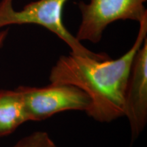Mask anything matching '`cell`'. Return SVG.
I'll use <instances>...</instances> for the list:
<instances>
[{
  "instance_id": "5b68a950",
  "label": "cell",
  "mask_w": 147,
  "mask_h": 147,
  "mask_svg": "<svg viewBox=\"0 0 147 147\" xmlns=\"http://www.w3.org/2000/svg\"><path fill=\"white\" fill-rule=\"evenodd\" d=\"M125 116L133 142L147 122V38L135 54L130 69L125 92Z\"/></svg>"
},
{
  "instance_id": "277c9868",
  "label": "cell",
  "mask_w": 147,
  "mask_h": 147,
  "mask_svg": "<svg viewBox=\"0 0 147 147\" xmlns=\"http://www.w3.org/2000/svg\"><path fill=\"white\" fill-rule=\"evenodd\" d=\"M29 121H41L55 114L69 110L87 112L91 100L84 92L76 86L53 83L44 87L20 86Z\"/></svg>"
},
{
  "instance_id": "8992f818",
  "label": "cell",
  "mask_w": 147,
  "mask_h": 147,
  "mask_svg": "<svg viewBox=\"0 0 147 147\" xmlns=\"http://www.w3.org/2000/svg\"><path fill=\"white\" fill-rule=\"evenodd\" d=\"M27 121L25 104L18 89L0 90V138L13 133Z\"/></svg>"
},
{
  "instance_id": "7a4b0ae2",
  "label": "cell",
  "mask_w": 147,
  "mask_h": 147,
  "mask_svg": "<svg viewBox=\"0 0 147 147\" xmlns=\"http://www.w3.org/2000/svg\"><path fill=\"white\" fill-rule=\"evenodd\" d=\"M69 0H38L15 10L13 0L0 1V29L11 25L34 24L56 35L71 49V53L80 56L110 58L106 53H95L82 45L64 25L63 8Z\"/></svg>"
},
{
  "instance_id": "52a82bcc",
  "label": "cell",
  "mask_w": 147,
  "mask_h": 147,
  "mask_svg": "<svg viewBox=\"0 0 147 147\" xmlns=\"http://www.w3.org/2000/svg\"><path fill=\"white\" fill-rule=\"evenodd\" d=\"M48 136L47 132L35 131L21 138L12 147H40Z\"/></svg>"
},
{
  "instance_id": "3957f363",
  "label": "cell",
  "mask_w": 147,
  "mask_h": 147,
  "mask_svg": "<svg viewBox=\"0 0 147 147\" xmlns=\"http://www.w3.org/2000/svg\"><path fill=\"white\" fill-rule=\"evenodd\" d=\"M147 0H89L76 3L81 21L76 38L80 42L97 44L102 40L105 29L117 21L140 23L147 16Z\"/></svg>"
},
{
  "instance_id": "6da1fadb",
  "label": "cell",
  "mask_w": 147,
  "mask_h": 147,
  "mask_svg": "<svg viewBox=\"0 0 147 147\" xmlns=\"http://www.w3.org/2000/svg\"><path fill=\"white\" fill-rule=\"evenodd\" d=\"M139 24L134 45L117 59L70 53L61 56L51 69V82L74 85L89 96L91 106L87 114L98 122L125 117L127 82L135 54L147 38V16Z\"/></svg>"
},
{
  "instance_id": "9c48e42d",
  "label": "cell",
  "mask_w": 147,
  "mask_h": 147,
  "mask_svg": "<svg viewBox=\"0 0 147 147\" xmlns=\"http://www.w3.org/2000/svg\"><path fill=\"white\" fill-rule=\"evenodd\" d=\"M40 147H57L53 141L50 138V137L48 136L47 138L45 140Z\"/></svg>"
},
{
  "instance_id": "ba28073f",
  "label": "cell",
  "mask_w": 147,
  "mask_h": 147,
  "mask_svg": "<svg viewBox=\"0 0 147 147\" xmlns=\"http://www.w3.org/2000/svg\"><path fill=\"white\" fill-rule=\"evenodd\" d=\"M8 29H4V30H2L0 32V49L2 47V46L4 43L5 39H6L7 36H8Z\"/></svg>"
}]
</instances>
